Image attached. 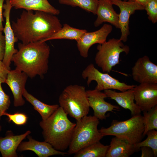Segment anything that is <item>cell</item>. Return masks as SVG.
Returning a JSON list of instances; mask_svg holds the SVG:
<instances>
[{"label":"cell","mask_w":157,"mask_h":157,"mask_svg":"<svg viewBox=\"0 0 157 157\" xmlns=\"http://www.w3.org/2000/svg\"><path fill=\"white\" fill-rule=\"evenodd\" d=\"M11 26L15 36L26 44L47 39L62 27L56 15L40 11L24 10Z\"/></svg>","instance_id":"1"},{"label":"cell","mask_w":157,"mask_h":157,"mask_svg":"<svg viewBox=\"0 0 157 157\" xmlns=\"http://www.w3.org/2000/svg\"><path fill=\"white\" fill-rule=\"evenodd\" d=\"M18 50L12 61L17 68L31 78L37 75L43 77L49 69L50 48L45 42L39 41L18 44Z\"/></svg>","instance_id":"2"},{"label":"cell","mask_w":157,"mask_h":157,"mask_svg":"<svg viewBox=\"0 0 157 157\" xmlns=\"http://www.w3.org/2000/svg\"><path fill=\"white\" fill-rule=\"evenodd\" d=\"M62 107H59L40 126L44 141L55 149L63 151L68 148L76 123L71 122Z\"/></svg>","instance_id":"3"},{"label":"cell","mask_w":157,"mask_h":157,"mask_svg":"<svg viewBox=\"0 0 157 157\" xmlns=\"http://www.w3.org/2000/svg\"><path fill=\"white\" fill-rule=\"evenodd\" d=\"M59 106L76 121L87 115L90 106L85 86L70 85L63 90L58 98Z\"/></svg>","instance_id":"4"},{"label":"cell","mask_w":157,"mask_h":157,"mask_svg":"<svg viewBox=\"0 0 157 157\" xmlns=\"http://www.w3.org/2000/svg\"><path fill=\"white\" fill-rule=\"evenodd\" d=\"M99 119L94 116L86 115L76 121L67 153L74 154L84 147L100 141L104 136L97 127Z\"/></svg>","instance_id":"5"},{"label":"cell","mask_w":157,"mask_h":157,"mask_svg":"<svg viewBox=\"0 0 157 157\" xmlns=\"http://www.w3.org/2000/svg\"><path fill=\"white\" fill-rule=\"evenodd\" d=\"M144 130L142 116H132L125 121L113 120L108 128L102 127L99 131L104 136L112 135L124 139L133 144L141 141Z\"/></svg>","instance_id":"6"},{"label":"cell","mask_w":157,"mask_h":157,"mask_svg":"<svg viewBox=\"0 0 157 157\" xmlns=\"http://www.w3.org/2000/svg\"><path fill=\"white\" fill-rule=\"evenodd\" d=\"M98 51L94 59L95 63L103 72L110 73L112 68L119 63L120 54L124 52L127 54L129 47L124 45L119 39L113 38L97 47Z\"/></svg>","instance_id":"7"},{"label":"cell","mask_w":157,"mask_h":157,"mask_svg":"<svg viewBox=\"0 0 157 157\" xmlns=\"http://www.w3.org/2000/svg\"><path fill=\"white\" fill-rule=\"evenodd\" d=\"M81 76L83 79H87V83L88 86L92 81H96L97 85L95 89L100 91L113 89L124 92L133 89L136 86L127 85L113 78L108 73L101 72L92 63L89 64L83 70Z\"/></svg>","instance_id":"8"},{"label":"cell","mask_w":157,"mask_h":157,"mask_svg":"<svg viewBox=\"0 0 157 157\" xmlns=\"http://www.w3.org/2000/svg\"><path fill=\"white\" fill-rule=\"evenodd\" d=\"M113 5L117 6L120 10L119 14V23L121 35L119 39L126 42L129 34V23L131 15L136 10H144V7L136 1L129 0H110Z\"/></svg>","instance_id":"9"},{"label":"cell","mask_w":157,"mask_h":157,"mask_svg":"<svg viewBox=\"0 0 157 157\" xmlns=\"http://www.w3.org/2000/svg\"><path fill=\"white\" fill-rule=\"evenodd\" d=\"M6 3L3 5L4 11L3 15L6 19V23L3 31L5 38V50L4 57L2 60L6 67L10 70V65L13 56L18 50L15 48V44L18 41L15 36L10 21V14L12 6L9 0H5Z\"/></svg>","instance_id":"10"},{"label":"cell","mask_w":157,"mask_h":157,"mask_svg":"<svg viewBox=\"0 0 157 157\" xmlns=\"http://www.w3.org/2000/svg\"><path fill=\"white\" fill-rule=\"evenodd\" d=\"M133 80L140 84L157 83V65L147 56L138 58L132 68Z\"/></svg>","instance_id":"11"},{"label":"cell","mask_w":157,"mask_h":157,"mask_svg":"<svg viewBox=\"0 0 157 157\" xmlns=\"http://www.w3.org/2000/svg\"><path fill=\"white\" fill-rule=\"evenodd\" d=\"M112 30L111 25L106 24L98 30L85 33L76 41L77 47L80 55L83 57L87 58L90 48L94 44H102L106 42L108 36Z\"/></svg>","instance_id":"12"},{"label":"cell","mask_w":157,"mask_h":157,"mask_svg":"<svg viewBox=\"0 0 157 157\" xmlns=\"http://www.w3.org/2000/svg\"><path fill=\"white\" fill-rule=\"evenodd\" d=\"M134 101L141 111L157 105V83H143L134 88Z\"/></svg>","instance_id":"13"},{"label":"cell","mask_w":157,"mask_h":157,"mask_svg":"<svg viewBox=\"0 0 157 157\" xmlns=\"http://www.w3.org/2000/svg\"><path fill=\"white\" fill-rule=\"evenodd\" d=\"M86 93L90 107L93 109L94 116L99 120L106 119L107 112L120 109L118 106L105 101V99L107 97L104 92L94 89L86 90Z\"/></svg>","instance_id":"14"},{"label":"cell","mask_w":157,"mask_h":157,"mask_svg":"<svg viewBox=\"0 0 157 157\" xmlns=\"http://www.w3.org/2000/svg\"><path fill=\"white\" fill-rule=\"evenodd\" d=\"M28 77L25 73L16 68L10 70L7 75L5 83L12 91L15 107L22 106L25 104L23 94Z\"/></svg>","instance_id":"15"},{"label":"cell","mask_w":157,"mask_h":157,"mask_svg":"<svg viewBox=\"0 0 157 157\" xmlns=\"http://www.w3.org/2000/svg\"><path fill=\"white\" fill-rule=\"evenodd\" d=\"M28 140L22 142L17 150L20 151H31L34 152L39 157H48L55 155L64 156L68 153L55 149L49 143L45 141L40 142L28 136Z\"/></svg>","instance_id":"16"},{"label":"cell","mask_w":157,"mask_h":157,"mask_svg":"<svg viewBox=\"0 0 157 157\" xmlns=\"http://www.w3.org/2000/svg\"><path fill=\"white\" fill-rule=\"evenodd\" d=\"M104 92L107 97L115 100L123 108L130 110L132 116L141 113V110L134 102V88L120 92L106 90Z\"/></svg>","instance_id":"17"},{"label":"cell","mask_w":157,"mask_h":157,"mask_svg":"<svg viewBox=\"0 0 157 157\" xmlns=\"http://www.w3.org/2000/svg\"><path fill=\"white\" fill-rule=\"evenodd\" d=\"M113 5L110 0H99L96 14L97 17L94 23L95 27L107 22L119 28V14L114 10Z\"/></svg>","instance_id":"18"},{"label":"cell","mask_w":157,"mask_h":157,"mask_svg":"<svg viewBox=\"0 0 157 157\" xmlns=\"http://www.w3.org/2000/svg\"><path fill=\"white\" fill-rule=\"evenodd\" d=\"M31 133L28 130L20 135H14L8 131L6 136L0 137V152L3 157H17V148L22 141Z\"/></svg>","instance_id":"19"},{"label":"cell","mask_w":157,"mask_h":157,"mask_svg":"<svg viewBox=\"0 0 157 157\" xmlns=\"http://www.w3.org/2000/svg\"><path fill=\"white\" fill-rule=\"evenodd\" d=\"M9 0L12 7L15 9L42 11L55 15L60 13V10L51 5L48 0Z\"/></svg>","instance_id":"20"},{"label":"cell","mask_w":157,"mask_h":157,"mask_svg":"<svg viewBox=\"0 0 157 157\" xmlns=\"http://www.w3.org/2000/svg\"><path fill=\"white\" fill-rule=\"evenodd\" d=\"M136 151L134 144L115 136L111 140L105 157H129Z\"/></svg>","instance_id":"21"},{"label":"cell","mask_w":157,"mask_h":157,"mask_svg":"<svg viewBox=\"0 0 157 157\" xmlns=\"http://www.w3.org/2000/svg\"><path fill=\"white\" fill-rule=\"evenodd\" d=\"M23 96L33 107L41 115L42 120L48 118L59 106V105H49L44 103L29 93L25 89Z\"/></svg>","instance_id":"22"},{"label":"cell","mask_w":157,"mask_h":157,"mask_svg":"<svg viewBox=\"0 0 157 157\" xmlns=\"http://www.w3.org/2000/svg\"><path fill=\"white\" fill-rule=\"evenodd\" d=\"M87 31L73 27L67 24L63 25L62 28L56 33L48 38L40 41L46 42L54 39H66L74 40L77 41Z\"/></svg>","instance_id":"23"},{"label":"cell","mask_w":157,"mask_h":157,"mask_svg":"<svg viewBox=\"0 0 157 157\" xmlns=\"http://www.w3.org/2000/svg\"><path fill=\"white\" fill-rule=\"evenodd\" d=\"M109 145H105L100 141L87 146L75 154V157H105Z\"/></svg>","instance_id":"24"},{"label":"cell","mask_w":157,"mask_h":157,"mask_svg":"<svg viewBox=\"0 0 157 157\" xmlns=\"http://www.w3.org/2000/svg\"><path fill=\"white\" fill-rule=\"evenodd\" d=\"M60 3L73 7H79L96 15L99 0H58Z\"/></svg>","instance_id":"25"},{"label":"cell","mask_w":157,"mask_h":157,"mask_svg":"<svg viewBox=\"0 0 157 157\" xmlns=\"http://www.w3.org/2000/svg\"><path fill=\"white\" fill-rule=\"evenodd\" d=\"M142 116L144 127L143 137L149 131L157 130V105L147 111H143Z\"/></svg>","instance_id":"26"},{"label":"cell","mask_w":157,"mask_h":157,"mask_svg":"<svg viewBox=\"0 0 157 157\" xmlns=\"http://www.w3.org/2000/svg\"><path fill=\"white\" fill-rule=\"evenodd\" d=\"M147 138L144 140L134 144L136 150H137L142 147H150L153 150L154 157L157 156V131L155 129L150 130L146 134Z\"/></svg>","instance_id":"27"},{"label":"cell","mask_w":157,"mask_h":157,"mask_svg":"<svg viewBox=\"0 0 157 157\" xmlns=\"http://www.w3.org/2000/svg\"><path fill=\"white\" fill-rule=\"evenodd\" d=\"M149 19L153 23L157 22V0H149L144 6Z\"/></svg>","instance_id":"28"},{"label":"cell","mask_w":157,"mask_h":157,"mask_svg":"<svg viewBox=\"0 0 157 157\" xmlns=\"http://www.w3.org/2000/svg\"><path fill=\"white\" fill-rule=\"evenodd\" d=\"M3 115L8 117L9 122L12 121L15 124L18 126L24 125L26 123L28 119L26 115L23 113L17 112L11 114L6 112L3 113Z\"/></svg>","instance_id":"29"},{"label":"cell","mask_w":157,"mask_h":157,"mask_svg":"<svg viewBox=\"0 0 157 157\" xmlns=\"http://www.w3.org/2000/svg\"><path fill=\"white\" fill-rule=\"evenodd\" d=\"M10 103L9 97L3 91L0 83V120L3 113L8 109Z\"/></svg>","instance_id":"30"},{"label":"cell","mask_w":157,"mask_h":157,"mask_svg":"<svg viewBox=\"0 0 157 157\" xmlns=\"http://www.w3.org/2000/svg\"><path fill=\"white\" fill-rule=\"evenodd\" d=\"M10 71L4 65L2 60H0V83H5L7 75Z\"/></svg>","instance_id":"31"},{"label":"cell","mask_w":157,"mask_h":157,"mask_svg":"<svg viewBox=\"0 0 157 157\" xmlns=\"http://www.w3.org/2000/svg\"><path fill=\"white\" fill-rule=\"evenodd\" d=\"M141 150V157H154V153L152 149L149 147L143 146L140 148Z\"/></svg>","instance_id":"32"},{"label":"cell","mask_w":157,"mask_h":157,"mask_svg":"<svg viewBox=\"0 0 157 157\" xmlns=\"http://www.w3.org/2000/svg\"><path fill=\"white\" fill-rule=\"evenodd\" d=\"M5 50V38L2 31H0V60H2Z\"/></svg>","instance_id":"33"},{"label":"cell","mask_w":157,"mask_h":157,"mask_svg":"<svg viewBox=\"0 0 157 157\" xmlns=\"http://www.w3.org/2000/svg\"><path fill=\"white\" fill-rule=\"evenodd\" d=\"M5 0H0V31H3V3Z\"/></svg>","instance_id":"34"},{"label":"cell","mask_w":157,"mask_h":157,"mask_svg":"<svg viewBox=\"0 0 157 157\" xmlns=\"http://www.w3.org/2000/svg\"><path fill=\"white\" fill-rule=\"evenodd\" d=\"M136 1L138 3L144 7L149 0H131Z\"/></svg>","instance_id":"35"},{"label":"cell","mask_w":157,"mask_h":157,"mask_svg":"<svg viewBox=\"0 0 157 157\" xmlns=\"http://www.w3.org/2000/svg\"><path fill=\"white\" fill-rule=\"evenodd\" d=\"M1 125H0V131H1Z\"/></svg>","instance_id":"36"},{"label":"cell","mask_w":157,"mask_h":157,"mask_svg":"<svg viewBox=\"0 0 157 157\" xmlns=\"http://www.w3.org/2000/svg\"><path fill=\"white\" fill-rule=\"evenodd\" d=\"M123 0L126 1H128V0Z\"/></svg>","instance_id":"37"}]
</instances>
